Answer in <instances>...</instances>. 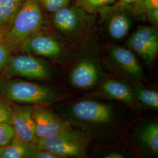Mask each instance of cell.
<instances>
[{
	"mask_svg": "<svg viewBox=\"0 0 158 158\" xmlns=\"http://www.w3.org/2000/svg\"><path fill=\"white\" fill-rule=\"evenodd\" d=\"M63 113L62 117L70 126L72 125L85 133L108 128L118 116L113 106L93 100L75 102L67 106Z\"/></svg>",
	"mask_w": 158,
	"mask_h": 158,
	"instance_id": "obj_1",
	"label": "cell"
},
{
	"mask_svg": "<svg viewBox=\"0 0 158 158\" xmlns=\"http://www.w3.org/2000/svg\"><path fill=\"white\" fill-rule=\"evenodd\" d=\"M0 96L11 102L34 105H46L60 97V94L50 87L10 78L0 81Z\"/></svg>",
	"mask_w": 158,
	"mask_h": 158,
	"instance_id": "obj_2",
	"label": "cell"
},
{
	"mask_svg": "<svg viewBox=\"0 0 158 158\" xmlns=\"http://www.w3.org/2000/svg\"><path fill=\"white\" fill-rule=\"evenodd\" d=\"M43 23L39 0H26L2 38L16 50L25 40L41 30Z\"/></svg>",
	"mask_w": 158,
	"mask_h": 158,
	"instance_id": "obj_3",
	"label": "cell"
},
{
	"mask_svg": "<svg viewBox=\"0 0 158 158\" xmlns=\"http://www.w3.org/2000/svg\"><path fill=\"white\" fill-rule=\"evenodd\" d=\"M90 141V138L84 132L70 127L54 135L38 139L37 145L60 158H82L85 156Z\"/></svg>",
	"mask_w": 158,
	"mask_h": 158,
	"instance_id": "obj_4",
	"label": "cell"
},
{
	"mask_svg": "<svg viewBox=\"0 0 158 158\" xmlns=\"http://www.w3.org/2000/svg\"><path fill=\"white\" fill-rule=\"evenodd\" d=\"M2 72L6 78L19 76L44 80L51 79L53 76L51 66L45 60L28 53L12 55Z\"/></svg>",
	"mask_w": 158,
	"mask_h": 158,
	"instance_id": "obj_5",
	"label": "cell"
},
{
	"mask_svg": "<svg viewBox=\"0 0 158 158\" xmlns=\"http://www.w3.org/2000/svg\"><path fill=\"white\" fill-rule=\"evenodd\" d=\"M54 13L55 26L66 36H79L90 29V17L80 8L65 6Z\"/></svg>",
	"mask_w": 158,
	"mask_h": 158,
	"instance_id": "obj_6",
	"label": "cell"
},
{
	"mask_svg": "<svg viewBox=\"0 0 158 158\" xmlns=\"http://www.w3.org/2000/svg\"><path fill=\"white\" fill-rule=\"evenodd\" d=\"M18 49L34 56L51 59L61 56L63 52L62 44L59 40L40 30L25 40Z\"/></svg>",
	"mask_w": 158,
	"mask_h": 158,
	"instance_id": "obj_7",
	"label": "cell"
},
{
	"mask_svg": "<svg viewBox=\"0 0 158 158\" xmlns=\"http://www.w3.org/2000/svg\"><path fill=\"white\" fill-rule=\"evenodd\" d=\"M32 116L38 139L54 135L70 127L62 117L46 105L33 106Z\"/></svg>",
	"mask_w": 158,
	"mask_h": 158,
	"instance_id": "obj_8",
	"label": "cell"
},
{
	"mask_svg": "<svg viewBox=\"0 0 158 158\" xmlns=\"http://www.w3.org/2000/svg\"><path fill=\"white\" fill-rule=\"evenodd\" d=\"M128 44L145 62L151 64L158 53V31L152 27H140L130 37Z\"/></svg>",
	"mask_w": 158,
	"mask_h": 158,
	"instance_id": "obj_9",
	"label": "cell"
},
{
	"mask_svg": "<svg viewBox=\"0 0 158 158\" xmlns=\"http://www.w3.org/2000/svg\"><path fill=\"white\" fill-rule=\"evenodd\" d=\"M32 110L33 106H21L13 104L11 124L17 137L23 141L37 145L38 139L35 134Z\"/></svg>",
	"mask_w": 158,
	"mask_h": 158,
	"instance_id": "obj_10",
	"label": "cell"
},
{
	"mask_svg": "<svg viewBox=\"0 0 158 158\" xmlns=\"http://www.w3.org/2000/svg\"><path fill=\"white\" fill-rule=\"evenodd\" d=\"M99 96L117 100L131 107L138 108L139 103L136 98L132 89L123 81L110 80L102 85L98 90Z\"/></svg>",
	"mask_w": 158,
	"mask_h": 158,
	"instance_id": "obj_11",
	"label": "cell"
},
{
	"mask_svg": "<svg viewBox=\"0 0 158 158\" xmlns=\"http://www.w3.org/2000/svg\"><path fill=\"white\" fill-rule=\"evenodd\" d=\"M110 53L114 62L125 73L136 80L143 79L141 65L132 51L121 46H114L111 48Z\"/></svg>",
	"mask_w": 158,
	"mask_h": 158,
	"instance_id": "obj_12",
	"label": "cell"
},
{
	"mask_svg": "<svg viewBox=\"0 0 158 158\" xmlns=\"http://www.w3.org/2000/svg\"><path fill=\"white\" fill-rule=\"evenodd\" d=\"M99 79V72L95 63L89 60L78 63L70 75V81L74 87L87 89L96 85Z\"/></svg>",
	"mask_w": 158,
	"mask_h": 158,
	"instance_id": "obj_13",
	"label": "cell"
},
{
	"mask_svg": "<svg viewBox=\"0 0 158 158\" xmlns=\"http://www.w3.org/2000/svg\"><path fill=\"white\" fill-rule=\"evenodd\" d=\"M38 145L23 141L17 136L10 143L0 147V158H31Z\"/></svg>",
	"mask_w": 158,
	"mask_h": 158,
	"instance_id": "obj_14",
	"label": "cell"
},
{
	"mask_svg": "<svg viewBox=\"0 0 158 158\" xmlns=\"http://www.w3.org/2000/svg\"><path fill=\"white\" fill-rule=\"evenodd\" d=\"M26 0H0V38L10 28L18 12Z\"/></svg>",
	"mask_w": 158,
	"mask_h": 158,
	"instance_id": "obj_15",
	"label": "cell"
},
{
	"mask_svg": "<svg viewBox=\"0 0 158 158\" xmlns=\"http://www.w3.org/2000/svg\"><path fill=\"white\" fill-rule=\"evenodd\" d=\"M136 138L138 143L145 150L155 156L158 154V124L149 123L142 125L138 130Z\"/></svg>",
	"mask_w": 158,
	"mask_h": 158,
	"instance_id": "obj_16",
	"label": "cell"
},
{
	"mask_svg": "<svg viewBox=\"0 0 158 158\" xmlns=\"http://www.w3.org/2000/svg\"><path fill=\"white\" fill-rule=\"evenodd\" d=\"M131 25V20L127 15L124 14H115L109 21L108 34L114 40H122L128 33Z\"/></svg>",
	"mask_w": 158,
	"mask_h": 158,
	"instance_id": "obj_17",
	"label": "cell"
},
{
	"mask_svg": "<svg viewBox=\"0 0 158 158\" xmlns=\"http://www.w3.org/2000/svg\"><path fill=\"white\" fill-rule=\"evenodd\" d=\"M133 91L139 104L152 110H158V93L157 91L143 87H137Z\"/></svg>",
	"mask_w": 158,
	"mask_h": 158,
	"instance_id": "obj_18",
	"label": "cell"
},
{
	"mask_svg": "<svg viewBox=\"0 0 158 158\" xmlns=\"http://www.w3.org/2000/svg\"><path fill=\"white\" fill-rule=\"evenodd\" d=\"M13 117V103L3 96H0V123L11 124Z\"/></svg>",
	"mask_w": 158,
	"mask_h": 158,
	"instance_id": "obj_19",
	"label": "cell"
},
{
	"mask_svg": "<svg viewBox=\"0 0 158 158\" xmlns=\"http://www.w3.org/2000/svg\"><path fill=\"white\" fill-rule=\"evenodd\" d=\"M14 51V48L11 44L4 38H0V72H2L6 68Z\"/></svg>",
	"mask_w": 158,
	"mask_h": 158,
	"instance_id": "obj_20",
	"label": "cell"
},
{
	"mask_svg": "<svg viewBox=\"0 0 158 158\" xmlns=\"http://www.w3.org/2000/svg\"><path fill=\"white\" fill-rule=\"evenodd\" d=\"M15 136V132L12 124L0 123V147L10 143Z\"/></svg>",
	"mask_w": 158,
	"mask_h": 158,
	"instance_id": "obj_21",
	"label": "cell"
},
{
	"mask_svg": "<svg viewBox=\"0 0 158 158\" xmlns=\"http://www.w3.org/2000/svg\"><path fill=\"white\" fill-rule=\"evenodd\" d=\"M71 0H39L48 11L55 12L67 6Z\"/></svg>",
	"mask_w": 158,
	"mask_h": 158,
	"instance_id": "obj_22",
	"label": "cell"
},
{
	"mask_svg": "<svg viewBox=\"0 0 158 158\" xmlns=\"http://www.w3.org/2000/svg\"><path fill=\"white\" fill-rule=\"evenodd\" d=\"M85 8L94 10L112 4L115 0H80Z\"/></svg>",
	"mask_w": 158,
	"mask_h": 158,
	"instance_id": "obj_23",
	"label": "cell"
},
{
	"mask_svg": "<svg viewBox=\"0 0 158 158\" xmlns=\"http://www.w3.org/2000/svg\"><path fill=\"white\" fill-rule=\"evenodd\" d=\"M31 158H60L57 155L50 151L38 148Z\"/></svg>",
	"mask_w": 158,
	"mask_h": 158,
	"instance_id": "obj_24",
	"label": "cell"
},
{
	"mask_svg": "<svg viewBox=\"0 0 158 158\" xmlns=\"http://www.w3.org/2000/svg\"><path fill=\"white\" fill-rule=\"evenodd\" d=\"M138 1H140V8L145 11L158 8V0H139Z\"/></svg>",
	"mask_w": 158,
	"mask_h": 158,
	"instance_id": "obj_25",
	"label": "cell"
},
{
	"mask_svg": "<svg viewBox=\"0 0 158 158\" xmlns=\"http://www.w3.org/2000/svg\"><path fill=\"white\" fill-rule=\"evenodd\" d=\"M148 17L151 23L157 25L158 23V8L147 12Z\"/></svg>",
	"mask_w": 158,
	"mask_h": 158,
	"instance_id": "obj_26",
	"label": "cell"
},
{
	"mask_svg": "<svg viewBox=\"0 0 158 158\" xmlns=\"http://www.w3.org/2000/svg\"><path fill=\"white\" fill-rule=\"evenodd\" d=\"M124 155L119 152H111L105 155L104 158H124Z\"/></svg>",
	"mask_w": 158,
	"mask_h": 158,
	"instance_id": "obj_27",
	"label": "cell"
},
{
	"mask_svg": "<svg viewBox=\"0 0 158 158\" xmlns=\"http://www.w3.org/2000/svg\"><path fill=\"white\" fill-rule=\"evenodd\" d=\"M124 4H131V3H133V2H138L139 0H120Z\"/></svg>",
	"mask_w": 158,
	"mask_h": 158,
	"instance_id": "obj_28",
	"label": "cell"
},
{
	"mask_svg": "<svg viewBox=\"0 0 158 158\" xmlns=\"http://www.w3.org/2000/svg\"></svg>",
	"mask_w": 158,
	"mask_h": 158,
	"instance_id": "obj_29",
	"label": "cell"
}]
</instances>
